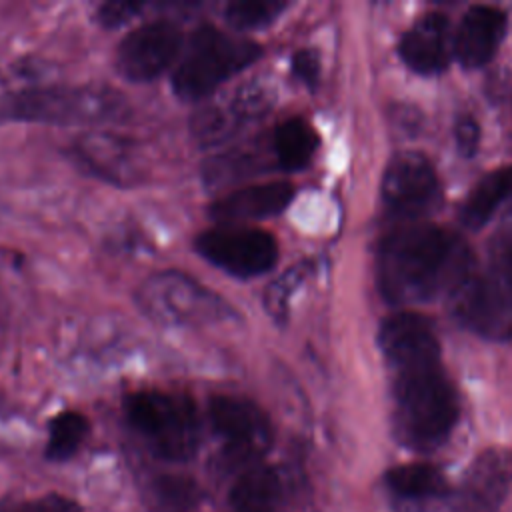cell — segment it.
<instances>
[{
    "instance_id": "6da1fadb",
    "label": "cell",
    "mask_w": 512,
    "mask_h": 512,
    "mask_svg": "<svg viewBox=\"0 0 512 512\" xmlns=\"http://www.w3.org/2000/svg\"><path fill=\"white\" fill-rule=\"evenodd\" d=\"M378 344L392 380L394 420L404 442L434 448L458 420V398L442 362L430 322L414 312L388 316Z\"/></svg>"
},
{
    "instance_id": "7a4b0ae2",
    "label": "cell",
    "mask_w": 512,
    "mask_h": 512,
    "mask_svg": "<svg viewBox=\"0 0 512 512\" xmlns=\"http://www.w3.org/2000/svg\"><path fill=\"white\" fill-rule=\"evenodd\" d=\"M470 264L458 236L434 224H410L382 240L378 282L392 302H424L448 290L458 292L472 276Z\"/></svg>"
},
{
    "instance_id": "3957f363",
    "label": "cell",
    "mask_w": 512,
    "mask_h": 512,
    "mask_svg": "<svg viewBox=\"0 0 512 512\" xmlns=\"http://www.w3.org/2000/svg\"><path fill=\"white\" fill-rule=\"evenodd\" d=\"M126 114L120 92L98 86H34L0 98V120L42 124H104Z\"/></svg>"
},
{
    "instance_id": "277c9868",
    "label": "cell",
    "mask_w": 512,
    "mask_h": 512,
    "mask_svg": "<svg viewBox=\"0 0 512 512\" xmlns=\"http://www.w3.org/2000/svg\"><path fill=\"white\" fill-rule=\"evenodd\" d=\"M262 46L244 34L224 32L212 24L198 26L172 72V90L184 102L208 98L226 80L248 68Z\"/></svg>"
},
{
    "instance_id": "5b68a950",
    "label": "cell",
    "mask_w": 512,
    "mask_h": 512,
    "mask_svg": "<svg viewBox=\"0 0 512 512\" xmlns=\"http://www.w3.org/2000/svg\"><path fill=\"white\" fill-rule=\"evenodd\" d=\"M130 426L168 460H186L198 446V412L190 396L166 390H138L126 396Z\"/></svg>"
},
{
    "instance_id": "8992f818",
    "label": "cell",
    "mask_w": 512,
    "mask_h": 512,
    "mask_svg": "<svg viewBox=\"0 0 512 512\" xmlns=\"http://www.w3.org/2000/svg\"><path fill=\"white\" fill-rule=\"evenodd\" d=\"M458 294V316L484 338L512 336V232L496 242L488 268L470 276Z\"/></svg>"
},
{
    "instance_id": "52a82bcc",
    "label": "cell",
    "mask_w": 512,
    "mask_h": 512,
    "mask_svg": "<svg viewBox=\"0 0 512 512\" xmlns=\"http://www.w3.org/2000/svg\"><path fill=\"white\" fill-rule=\"evenodd\" d=\"M136 302L148 318L164 326H200L232 316L218 294L176 270L148 276L136 290Z\"/></svg>"
},
{
    "instance_id": "ba28073f",
    "label": "cell",
    "mask_w": 512,
    "mask_h": 512,
    "mask_svg": "<svg viewBox=\"0 0 512 512\" xmlns=\"http://www.w3.org/2000/svg\"><path fill=\"white\" fill-rule=\"evenodd\" d=\"M196 252L230 276L254 278L278 262V242L262 228L248 224H216L194 240Z\"/></svg>"
},
{
    "instance_id": "9c48e42d",
    "label": "cell",
    "mask_w": 512,
    "mask_h": 512,
    "mask_svg": "<svg viewBox=\"0 0 512 512\" xmlns=\"http://www.w3.org/2000/svg\"><path fill=\"white\" fill-rule=\"evenodd\" d=\"M184 48L172 20H152L130 30L116 48V70L130 82H150L178 64Z\"/></svg>"
},
{
    "instance_id": "30bf717a",
    "label": "cell",
    "mask_w": 512,
    "mask_h": 512,
    "mask_svg": "<svg viewBox=\"0 0 512 512\" xmlns=\"http://www.w3.org/2000/svg\"><path fill=\"white\" fill-rule=\"evenodd\" d=\"M386 206L404 218L430 210L438 198V178L430 160L420 152H398L382 176Z\"/></svg>"
},
{
    "instance_id": "8fae6325",
    "label": "cell",
    "mask_w": 512,
    "mask_h": 512,
    "mask_svg": "<svg viewBox=\"0 0 512 512\" xmlns=\"http://www.w3.org/2000/svg\"><path fill=\"white\" fill-rule=\"evenodd\" d=\"M208 418L228 448L242 456L262 454L272 442V426L266 412L244 396H212Z\"/></svg>"
},
{
    "instance_id": "7c38bea8",
    "label": "cell",
    "mask_w": 512,
    "mask_h": 512,
    "mask_svg": "<svg viewBox=\"0 0 512 512\" xmlns=\"http://www.w3.org/2000/svg\"><path fill=\"white\" fill-rule=\"evenodd\" d=\"M512 488V454L488 450L478 454L464 474L452 512H498Z\"/></svg>"
},
{
    "instance_id": "4fadbf2b",
    "label": "cell",
    "mask_w": 512,
    "mask_h": 512,
    "mask_svg": "<svg viewBox=\"0 0 512 512\" xmlns=\"http://www.w3.org/2000/svg\"><path fill=\"white\" fill-rule=\"evenodd\" d=\"M294 198V186L286 180L250 184L216 198L208 214L218 224H244L280 214Z\"/></svg>"
},
{
    "instance_id": "5bb4252c",
    "label": "cell",
    "mask_w": 512,
    "mask_h": 512,
    "mask_svg": "<svg viewBox=\"0 0 512 512\" xmlns=\"http://www.w3.org/2000/svg\"><path fill=\"white\" fill-rule=\"evenodd\" d=\"M506 34V14L496 6H472L464 12L452 38V50L464 68L484 66Z\"/></svg>"
},
{
    "instance_id": "9a60e30c",
    "label": "cell",
    "mask_w": 512,
    "mask_h": 512,
    "mask_svg": "<svg viewBox=\"0 0 512 512\" xmlns=\"http://www.w3.org/2000/svg\"><path fill=\"white\" fill-rule=\"evenodd\" d=\"M70 156L90 174L124 184L136 176L132 144L110 132H86L70 144Z\"/></svg>"
},
{
    "instance_id": "2e32d148",
    "label": "cell",
    "mask_w": 512,
    "mask_h": 512,
    "mask_svg": "<svg viewBox=\"0 0 512 512\" xmlns=\"http://www.w3.org/2000/svg\"><path fill=\"white\" fill-rule=\"evenodd\" d=\"M450 26L448 20L438 14H424L416 20L400 40L398 52L408 68L418 74L432 76L442 72L450 60Z\"/></svg>"
},
{
    "instance_id": "e0dca14e",
    "label": "cell",
    "mask_w": 512,
    "mask_h": 512,
    "mask_svg": "<svg viewBox=\"0 0 512 512\" xmlns=\"http://www.w3.org/2000/svg\"><path fill=\"white\" fill-rule=\"evenodd\" d=\"M510 198H512V166L492 170L470 190L462 206V222L470 228H480Z\"/></svg>"
},
{
    "instance_id": "ac0fdd59",
    "label": "cell",
    "mask_w": 512,
    "mask_h": 512,
    "mask_svg": "<svg viewBox=\"0 0 512 512\" xmlns=\"http://www.w3.org/2000/svg\"><path fill=\"white\" fill-rule=\"evenodd\" d=\"M272 148L284 170H300L312 160L318 148V134L308 120L290 116L276 126Z\"/></svg>"
},
{
    "instance_id": "d6986e66",
    "label": "cell",
    "mask_w": 512,
    "mask_h": 512,
    "mask_svg": "<svg viewBox=\"0 0 512 512\" xmlns=\"http://www.w3.org/2000/svg\"><path fill=\"white\" fill-rule=\"evenodd\" d=\"M280 496V480L268 466H252L238 476L230 490L236 512H272Z\"/></svg>"
},
{
    "instance_id": "ffe728a7",
    "label": "cell",
    "mask_w": 512,
    "mask_h": 512,
    "mask_svg": "<svg viewBox=\"0 0 512 512\" xmlns=\"http://www.w3.org/2000/svg\"><path fill=\"white\" fill-rule=\"evenodd\" d=\"M386 484L388 488L410 500H424V498H436L446 492V482L442 472L424 462H414V464H402L386 474Z\"/></svg>"
},
{
    "instance_id": "44dd1931",
    "label": "cell",
    "mask_w": 512,
    "mask_h": 512,
    "mask_svg": "<svg viewBox=\"0 0 512 512\" xmlns=\"http://www.w3.org/2000/svg\"><path fill=\"white\" fill-rule=\"evenodd\" d=\"M244 126V122L234 114L230 106H204L196 110L190 118V134L198 146H218Z\"/></svg>"
},
{
    "instance_id": "7402d4cb",
    "label": "cell",
    "mask_w": 512,
    "mask_h": 512,
    "mask_svg": "<svg viewBox=\"0 0 512 512\" xmlns=\"http://www.w3.org/2000/svg\"><path fill=\"white\" fill-rule=\"evenodd\" d=\"M88 420L84 414L66 410L52 418L50 432H48V444H46V456L50 460H66L84 442L88 434Z\"/></svg>"
},
{
    "instance_id": "603a6c76",
    "label": "cell",
    "mask_w": 512,
    "mask_h": 512,
    "mask_svg": "<svg viewBox=\"0 0 512 512\" xmlns=\"http://www.w3.org/2000/svg\"><path fill=\"white\" fill-rule=\"evenodd\" d=\"M286 6L280 0H236L226 6L224 18L234 30L248 32L272 24Z\"/></svg>"
},
{
    "instance_id": "cb8c5ba5",
    "label": "cell",
    "mask_w": 512,
    "mask_h": 512,
    "mask_svg": "<svg viewBox=\"0 0 512 512\" xmlns=\"http://www.w3.org/2000/svg\"><path fill=\"white\" fill-rule=\"evenodd\" d=\"M6 512H82L78 502L60 494H44L32 500H24Z\"/></svg>"
},
{
    "instance_id": "d4e9b609",
    "label": "cell",
    "mask_w": 512,
    "mask_h": 512,
    "mask_svg": "<svg viewBox=\"0 0 512 512\" xmlns=\"http://www.w3.org/2000/svg\"><path fill=\"white\" fill-rule=\"evenodd\" d=\"M140 10L142 4L136 2H104L98 6L96 18L104 28H120L128 24Z\"/></svg>"
},
{
    "instance_id": "484cf974",
    "label": "cell",
    "mask_w": 512,
    "mask_h": 512,
    "mask_svg": "<svg viewBox=\"0 0 512 512\" xmlns=\"http://www.w3.org/2000/svg\"><path fill=\"white\" fill-rule=\"evenodd\" d=\"M292 72L298 80H302L306 86H314L318 82V74H320V62L316 52L312 50H298L292 56Z\"/></svg>"
},
{
    "instance_id": "4316f807",
    "label": "cell",
    "mask_w": 512,
    "mask_h": 512,
    "mask_svg": "<svg viewBox=\"0 0 512 512\" xmlns=\"http://www.w3.org/2000/svg\"><path fill=\"white\" fill-rule=\"evenodd\" d=\"M456 140H458V146H460L462 154L472 156L476 152L478 140H480V128L474 122V118L464 116V118L458 120V124H456Z\"/></svg>"
}]
</instances>
